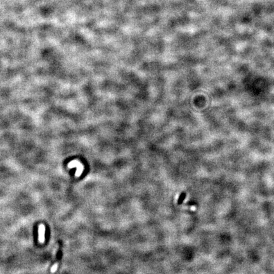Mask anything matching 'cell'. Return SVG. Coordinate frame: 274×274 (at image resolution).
I'll return each instance as SVG.
<instances>
[{"label":"cell","instance_id":"7a4b0ae2","mask_svg":"<svg viewBox=\"0 0 274 274\" xmlns=\"http://www.w3.org/2000/svg\"><path fill=\"white\" fill-rule=\"evenodd\" d=\"M45 226L43 224H41L39 225V228H38V241L40 243L43 244L44 242L45 237Z\"/></svg>","mask_w":274,"mask_h":274},{"label":"cell","instance_id":"6da1fadb","mask_svg":"<svg viewBox=\"0 0 274 274\" xmlns=\"http://www.w3.org/2000/svg\"><path fill=\"white\" fill-rule=\"evenodd\" d=\"M69 168H73V167H77V171H76V176H79L80 175L82 171H83V166L81 164L80 162H79L78 161H73L71 162H69V164H68Z\"/></svg>","mask_w":274,"mask_h":274},{"label":"cell","instance_id":"3957f363","mask_svg":"<svg viewBox=\"0 0 274 274\" xmlns=\"http://www.w3.org/2000/svg\"><path fill=\"white\" fill-rule=\"evenodd\" d=\"M58 263H55V264L53 265V266H52L51 268V273H55V272H56V270L58 268Z\"/></svg>","mask_w":274,"mask_h":274}]
</instances>
